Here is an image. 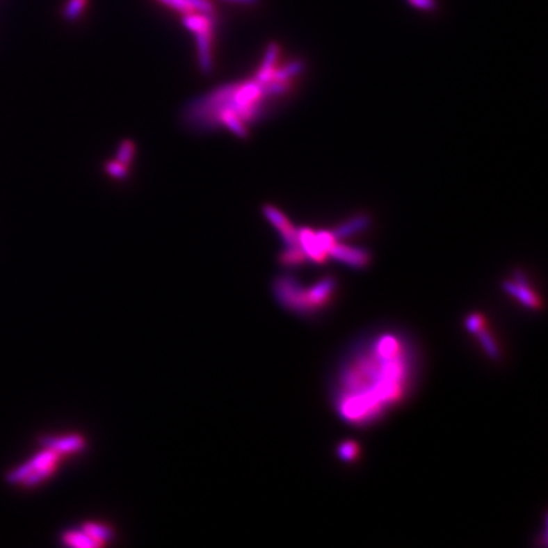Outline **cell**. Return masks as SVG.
<instances>
[{"label":"cell","mask_w":548,"mask_h":548,"mask_svg":"<svg viewBox=\"0 0 548 548\" xmlns=\"http://www.w3.org/2000/svg\"><path fill=\"white\" fill-rule=\"evenodd\" d=\"M411 376L404 341L385 334L354 357L340 373L338 410L349 423L364 424L403 398Z\"/></svg>","instance_id":"cell-1"},{"label":"cell","mask_w":548,"mask_h":548,"mask_svg":"<svg viewBox=\"0 0 548 548\" xmlns=\"http://www.w3.org/2000/svg\"><path fill=\"white\" fill-rule=\"evenodd\" d=\"M275 296L284 306L301 314H311L314 309L307 296V289L297 282L292 275H282L274 282Z\"/></svg>","instance_id":"cell-2"},{"label":"cell","mask_w":548,"mask_h":548,"mask_svg":"<svg viewBox=\"0 0 548 548\" xmlns=\"http://www.w3.org/2000/svg\"><path fill=\"white\" fill-rule=\"evenodd\" d=\"M263 213H264V216L267 217L268 221L273 225L277 230L280 231L282 239L287 248L300 246L298 230L292 226L289 218L284 216L280 209H275L272 204H266L263 207Z\"/></svg>","instance_id":"cell-3"},{"label":"cell","mask_w":548,"mask_h":548,"mask_svg":"<svg viewBox=\"0 0 548 548\" xmlns=\"http://www.w3.org/2000/svg\"><path fill=\"white\" fill-rule=\"evenodd\" d=\"M328 255L332 257L334 259L339 260L346 266L353 268L367 267L369 263V252L361 248H352V246L344 245V244H334L328 252Z\"/></svg>","instance_id":"cell-4"},{"label":"cell","mask_w":548,"mask_h":548,"mask_svg":"<svg viewBox=\"0 0 548 548\" xmlns=\"http://www.w3.org/2000/svg\"><path fill=\"white\" fill-rule=\"evenodd\" d=\"M504 289L512 296L518 298L523 305H526V307L538 309L541 306L537 295L528 287L526 277L522 272L515 273V281L504 282Z\"/></svg>","instance_id":"cell-5"},{"label":"cell","mask_w":548,"mask_h":548,"mask_svg":"<svg viewBox=\"0 0 548 548\" xmlns=\"http://www.w3.org/2000/svg\"><path fill=\"white\" fill-rule=\"evenodd\" d=\"M197 40V50H198V63L203 74H211L213 69V60H212V37L213 29H204L200 32H195Z\"/></svg>","instance_id":"cell-6"},{"label":"cell","mask_w":548,"mask_h":548,"mask_svg":"<svg viewBox=\"0 0 548 548\" xmlns=\"http://www.w3.org/2000/svg\"><path fill=\"white\" fill-rule=\"evenodd\" d=\"M58 453L54 449L46 451L44 453L37 456L36 458H33L32 461L29 462L27 465L22 466L21 469H15V472L9 474L7 476L8 483H17L23 481L26 477L29 476L32 471L42 467V466H49V465H55V462L58 460Z\"/></svg>","instance_id":"cell-7"},{"label":"cell","mask_w":548,"mask_h":548,"mask_svg":"<svg viewBox=\"0 0 548 548\" xmlns=\"http://www.w3.org/2000/svg\"><path fill=\"white\" fill-rule=\"evenodd\" d=\"M335 286H337V281L332 277H325L318 283H315L310 289H307L309 301H310L314 310L316 311L320 307H324L329 301V298L332 297Z\"/></svg>","instance_id":"cell-8"},{"label":"cell","mask_w":548,"mask_h":548,"mask_svg":"<svg viewBox=\"0 0 548 548\" xmlns=\"http://www.w3.org/2000/svg\"><path fill=\"white\" fill-rule=\"evenodd\" d=\"M298 239H300V246L307 258L316 263H324L328 254L324 250H321V248L319 246L314 231H311L310 229H301L298 230Z\"/></svg>","instance_id":"cell-9"},{"label":"cell","mask_w":548,"mask_h":548,"mask_svg":"<svg viewBox=\"0 0 548 548\" xmlns=\"http://www.w3.org/2000/svg\"><path fill=\"white\" fill-rule=\"evenodd\" d=\"M280 55V46L277 44L268 45L266 56L263 60V64L260 66L259 72L255 76V80L260 84H266L269 80L273 79L274 72H275V63Z\"/></svg>","instance_id":"cell-10"},{"label":"cell","mask_w":548,"mask_h":548,"mask_svg":"<svg viewBox=\"0 0 548 548\" xmlns=\"http://www.w3.org/2000/svg\"><path fill=\"white\" fill-rule=\"evenodd\" d=\"M371 223L369 217L367 215H360V216L353 217L349 221H346V224L340 225L335 230L332 231V235L335 239H344L354 235L357 232L367 229L368 225Z\"/></svg>","instance_id":"cell-11"},{"label":"cell","mask_w":548,"mask_h":548,"mask_svg":"<svg viewBox=\"0 0 548 548\" xmlns=\"http://www.w3.org/2000/svg\"><path fill=\"white\" fill-rule=\"evenodd\" d=\"M45 446L50 449L56 451L58 453H67L74 452L83 447V440L76 435L72 437H64V438H56V440H45Z\"/></svg>","instance_id":"cell-12"},{"label":"cell","mask_w":548,"mask_h":548,"mask_svg":"<svg viewBox=\"0 0 548 548\" xmlns=\"http://www.w3.org/2000/svg\"><path fill=\"white\" fill-rule=\"evenodd\" d=\"M64 541H65L66 545L72 546V547H98L99 546L86 531H83V532H75V531L67 532L64 535Z\"/></svg>","instance_id":"cell-13"},{"label":"cell","mask_w":548,"mask_h":548,"mask_svg":"<svg viewBox=\"0 0 548 548\" xmlns=\"http://www.w3.org/2000/svg\"><path fill=\"white\" fill-rule=\"evenodd\" d=\"M303 69H305L303 61H301V60H295V61L289 63V65H286L284 67L275 69L273 79L291 81V79H292L293 76H296L300 72H303Z\"/></svg>","instance_id":"cell-14"},{"label":"cell","mask_w":548,"mask_h":548,"mask_svg":"<svg viewBox=\"0 0 548 548\" xmlns=\"http://www.w3.org/2000/svg\"><path fill=\"white\" fill-rule=\"evenodd\" d=\"M306 259H307V257L301 249V246L287 248L284 252H282L281 255V263L284 266H298V264H303Z\"/></svg>","instance_id":"cell-15"},{"label":"cell","mask_w":548,"mask_h":548,"mask_svg":"<svg viewBox=\"0 0 548 548\" xmlns=\"http://www.w3.org/2000/svg\"><path fill=\"white\" fill-rule=\"evenodd\" d=\"M134 155H135V143L130 138H126L118 146L115 160L123 166H129L134 160Z\"/></svg>","instance_id":"cell-16"},{"label":"cell","mask_w":548,"mask_h":548,"mask_svg":"<svg viewBox=\"0 0 548 548\" xmlns=\"http://www.w3.org/2000/svg\"><path fill=\"white\" fill-rule=\"evenodd\" d=\"M84 531L87 532L94 541L97 542L99 546L104 541L111 540L112 533L107 526H101V524H95V523H88L84 526Z\"/></svg>","instance_id":"cell-17"},{"label":"cell","mask_w":548,"mask_h":548,"mask_svg":"<svg viewBox=\"0 0 548 548\" xmlns=\"http://www.w3.org/2000/svg\"><path fill=\"white\" fill-rule=\"evenodd\" d=\"M87 4V0H67L64 8V18L69 22L78 19Z\"/></svg>","instance_id":"cell-18"},{"label":"cell","mask_w":548,"mask_h":548,"mask_svg":"<svg viewBox=\"0 0 548 548\" xmlns=\"http://www.w3.org/2000/svg\"><path fill=\"white\" fill-rule=\"evenodd\" d=\"M104 169H106V172H107L111 177H113L115 179H124V178L127 177V174H129L127 166H123L121 163H118L117 160L108 161V163L106 164V166H104Z\"/></svg>","instance_id":"cell-19"},{"label":"cell","mask_w":548,"mask_h":548,"mask_svg":"<svg viewBox=\"0 0 548 548\" xmlns=\"http://www.w3.org/2000/svg\"><path fill=\"white\" fill-rule=\"evenodd\" d=\"M358 444L354 442H344L339 449L338 453L341 460L344 461H353L354 458L358 456Z\"/></svg>","instance_id":"cell-20"},{"label":"cell","mask_w":548,"mask_h":548,"mask_svg":"<svg viewBox=\"0 0 548 548\" xmlns=\"http://www.w3.org/2000/svg\"><path fill=\"white\" fill-rule=\"evenodd\" d=\"M477 335L480 337V340H481L483 348L487 354L492 358H497L499 355L498 346L494 343V340L491 339L490 334L486 330H483V328L480 332H477Z\"/></svg>","instance_id":"cell-21"},{"label":"cell","mask_w":548,"mask_h":548,"mask_svg":"<svg viewBox=\"0 0 548 548\" xmlns=\"http://www.w3.org/2000/svg\"><path fill=\"white\" fill-rule=\"evenodd\" d=\"M158 1L166 7L173 8L174 10L181 12L183 15L195 12V9L189 4L188 0H158Z\"/></svg>","instance_id":"cell-22"},{"label":"cell","mask_w":548,"mask_h":548,"mask_svg":"<svg viewBox=\"0 0 548 548\" xmlns=\"http://www.w3.org/2000/svg\"><path fill=\"white\" fill-rule=\"evenodd\" d=\"M315 236H316V241H318L319 246H320L321 250H324L326 254L329 252L330 248H332V246L335 244V241H337V239L332 235V232H329V231H319L318 234H315Z\"/></svg>","instance_id":"cell-23"},{"label":"cell","mask_w":548,"mask_h":548,"mask_svg":"<svg viewBox=\"0 0 548 548\" xmlns=\"http://www.w3.org/2000/svg\"><path fill=\"white\" fill-rule=\"evenodd\" d=\"M467 328H469V332L477 334L483 328V319L480 315H476V314L471 315L467 319Z\"/></svg>","instance_id":"cell-24"},{"label":"cell","mask_w":548,"mask_h":548,"mask_svg":"<svg viewBox=\"0 0 548 548\" xmlns=\"http://www.w3.org/2000/svg\"><path fill=\"white\" fill-rule=\"evenodd\" d=\"M410 3L423 9H432L434 7L433 0H410Z\"/></svg>","instance_id":"cell-25"},{"label":"cell","mask_w":548,"mask_h":548,"mask_svg":"<svg viewBox=\"0 0 548 548\" xmlns=\"http://www.w3.org/2000/svg\"><path fill=\"white\" fill-rule=\"evenodd\" d=\"M221 1L235 3V4H241V6H255L259 3V0H221Z\"/></svg>","instance_id":"cell-26"}]
</instances>
